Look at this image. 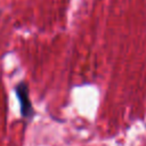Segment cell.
<instances>
[{
    "label": "cell",
    "instance_id": "6da1fadb",
    "mask_svg": "<svg viewBox=\"0 0 146 146\" xmlns=\"http://www.w3.org/2000/svg\"><path fill=\"white\" fill-rule=\"evenodd\" d=\"M16 91H17L18 99L21 102V113H22V115L25 116V117H31L34 114V112H33V108H32V104L30 102L27 86L24 82H22L16 87Z\"/></svg>",
    "mask_w": 146,
    "mask_h": 146
}]
</instances>
